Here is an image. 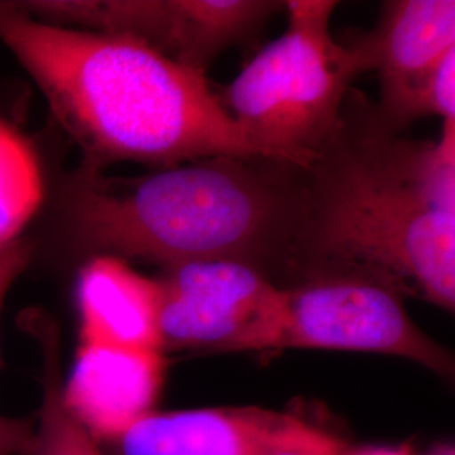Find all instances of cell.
<instances>
[{
	"label": "cell",
	"instance_id": "cell-1",
	"mask_svg": "<svg viewBox=\"0 0 455 455\" xmlns=\"http://www.w3.org/2000/svg\"><path fill=\"white\" fill-rule=\"evenodd\" d=\"M321 275L364 276L454 310L455 120L437 140H413L349 90L306 167L289 285Z\"/></svg>",
	"mask_w": 455,
	"mask_h": 455
},
{
	"label": "cell",
	"instance_id": "cell-2",
	"mask_svg": "<svg viewBox=\"0 0 455 455\" xmlns=\"http://www.w3.org/2000/svg\"><path fill=\"white\" fill-rule=\"evenodd\" d=\"M306 165L218 156L135 178L78 167L58 184L56 236L78 259L112 255L161 267L229 259L278 287L292 275Z\"/></svg>",
	"mask_w": 455,
	"mask_h": 455
},
{
	"label": "cell",
	"instance_id": "cell-3",
	"mask_svg": "<svg viewBox=\"0 0 455 455\" xmlns=\"http://www.w3.org/2000/svg\"><path fill=\"white\" fill-rule=\"evenodd\" d=\"M0 41L80 148L83 169H159L218 156L278 159L244 133L204 75L137 39L54 26L0 2Z\"/></svg>",
	"mask_w": 455,
	"mask_h": 455
},
{
	"label": "cell",
	"instance_id": "cell-4",
	"mask_svg": "<svg viewBox=\"0 0 455 455\" xmlns=\"http://www.w3.org/2000/svg\"><path fill=\"white\" fill-rule=\"evenodd\" d=\"M336 7L334 0L285 2V31L218 97L244 133L282 161L312 163L359 76L353 56L331 33Z\"/></svg>",
	"mask_w": 455,
	"mask_h": 455
},
{
	"label": "cell",
	"instance_id": "cell-5",
	"mask_svg": "<svg viewBox=\"0 0 455 455\" xmlns=\"http://www.w3.org/2000/svg\"><path fill=\"white\" fill-rule=\"evenodd\" d=\"M358 351L408 359L443 378L454 356L411 321L403 297L358 275L312 276L282 287L272 351Z\"/></svg>",
	"mask_w": 455,
	"mask_h": 455
},
{
	"label": "cell",
	"instance_id": "cell-6",
	"mask_svg": "<svg viewBox=\"0 0 455 455\" xmlns=\"http://www.w3.org/2000/svg\"><path fill=\"white\" fill-rule=\"evenodd\" d=\"M164 353L227 355L272 351L282 287L242 260L206 259L164 267Z\"/></svg>",
	"mask_w": 455,
	"mask_h": 455
},
{
	"label": "cell",
	"instance_id": "cell-7",
	"mask_svg": "<svg viewBox=\"0 0 455 455\" xmlns=\"http://www.w3.org/2000/svg\"><path fill=\"white\" fill-rule=\"evenodd\" d=\"M344 48L358 75L376 71L381 98L376 103L393 131L423 80L455 49L454 0H390L368 33L347 36Z\"/></svg>",
	"mask_w": 455,
	"mask_h": 455
},
{
	"label": "cell",
	"instance_id": "cell-8",
	"mask_svg": "<svg viewBox=\"0 0 455 455\" xmlns=\"http://www.w3.org/2000/svg\"><path fill=\"white\" fill-rule=\"evenodd\" d=\"M165 374L167 358L161 351L80 344L63 381V402L93 439L114 442L156 411Z\"/></svg>",
	"mask_w": 455,
	"mask_h": 455
},
{
	"label": "cell",
	"instance_id": "cell-9",
	"mask_svg": "<svg viewBox=\"0 0 455 455\" xmlns=\"http://www.w3.org/2000/svg\"><path fill=\"white\" fill-rule=\"evenodd\" d=\"M299 420L260 407L156 410L114 443L120 455H263Z\"/></svg>",
	"mask_w": 455,
	"mask_h": 455
},
{
	"label": "cell",
	"instance_id": "cell-10",
	"mask_svg": "<svg viewBox=\"0 0 455 455\" xmlns=\"http://www.w3.org/2000/svg\"><path fill=\"white\" fill-rule=\"evenodd\" d=\"M80 344L161 351V289L118 257L83 261L76 282Z\"/></svg>",
	"mask_w": 455,
	"mask_h": 455
},
{
	"label": "cell",
	"instance_id": "cell-11",
	"mask_svg": "<svg viewBox=\"0 0 455 455\" xmlns=\"http://www.w3.org/2000/svg\"><path fill=\"white\" fill-rule=\"evenodd\" d=\"M172 31L165 56L206 76L225 49L253 37L285 9L274 0H171Z\"/></svg>",
	"mask_w": 455,
	"mask_h": 455
},
{
	"label": "cell",
	"instance_id": "cell-12",
	"mask_svg": "<svg viewBox=\"0 0 455 455\" xmlns=\"http://www.w3.org/2000/svg\"><path fill=\"white\" fill-rule=\"evenodd\" d=\"M26 329L43 353V400L34 422L31 445L26 455H103L93 439L63 402L60 338L56 324L41 314L28 315Z\"/></svg>",
	"mask_w": 455,
	"mask_h": 455
},
{
	"label": "cell",
	"instance_id": "cell-13",
	"mask_svg": "<svg viewBox=\"0 0 455 455\" xmlns=\"http://www.w3.org/2000/svg\"><path fill=\"white\" fill-rule=\"evenodd\" d=\"M46 196L31 144L0 118V248L14 243Z\"/></svg>",
	"mask_w": 455,
	"mask_h": 455
},
{
	"label": "cell",
	"instance_id": "cell-14",
	"mask_svg": "<svg viewBox=\"0 0 455 455\" xmlns=\"http://www.w3.org/2000/svg\"><path fill=\"white\" fill-rule=\"evenodd\" d=\"M432 115L442 116L443 122L455 120V49L423 80L403 112L402 125L407 131L415 120Z\"/></svg>",
	"mask_w": 455,
	"mask_h": 455
},
{
	"label": "cell",
	"instance_id": "cell-15",
	"mask_svg": "<svg viewBox=\"0 0 455 455\" xmlns=\"http://www.w3.org/2000/svg\"><path fill=\"white\" fill-rule=\"evenodd\" d=\"M344 440L302 419L263 455H344Z\"/></svg>",
	"mask_w": 455,
	"mask_h": 455
},
{
	"label": "cell",
	"instance_id": "cell-16",
	"mask_svg": "<svg viewBox=\"0 0 455 455\" xmlns=\"http://www.w3.org/2000/svg\"><path fill=\"white\" fill-rule=\"evenodd\" d=\"M34 248L26 238H19L14 243L0 248V314L9 289L19 275L28 268L33 259Z\"/></svg>",
	"mask_w": 455,
	"mask_h": 455
},
{
	"label": "cell",
	"instance_id": "cell-17",
	"mask_svg": "<svg viewBox=\"0 0 455 455\" xmlns=\"http://www.w3.org/2000/svg\"><path fill=\"white\" fill-rule=\"evenodd\" d=\"M34 422L33 417L0 415V455H26L33 440Z\"/></svg>",
	"mask_w": 455,
	"mask_h": 455
},
{
	"label": "cell",
	"instance_id": "cell-18",
	"mask_svg": "<svg viewBox=\"0 0 455 455\" xmlns=\"http://www.w3.org/2000/svg\"><path fill=\"white\" fill-rule=\"evenodd\" d=\"M344 455H413L407 447H347Z\"/></svg>",
	"mask_w": 455,
	"mask_h": 455
},
{
	"label": "cell",
	"instance_id": "cell-19",
	"mask_svg": "<svg viewBox=\"0 0 455 455\" xmlns=\"http://www.w3.org/2000/svg\"><path fill=\"white\" fill-rule=\"evenodd\" d=\"M428 455H454V449L452 447H439L437 451H434L432 454Z\"/></svg>",
	"mask_w": 455,
	"mask_h": 455
}]
</instances>
